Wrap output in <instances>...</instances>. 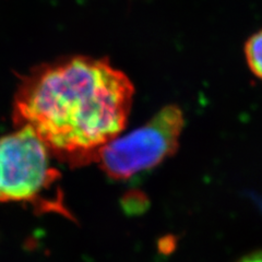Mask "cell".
I'll return each mask as SVG.
<instances>
[{
  "mask_svg": "<svg viewBox=\"0 0 262 262\" xmlns=\"http://www.w3.org/2000/svg\"><path fill=\"white\" fill-rule=\"evenodd\" d=\"M239 262H262V251L251 253V255L245 257Z\"/></svg>",
  "mask_w": 262,
  "mask_h": 262,
  "instance_id": "5b68a950",
  "label": "cell"
},
{
  "mask_svg": "<svg viewBox=\"0 0 262 262\" xmlns=\"http://www.w3.org/2000/svg\"><path fill=\"white\" fill-rule=\"evenodd\" d=\"M184 122V114L176 106L164 107L142 127L106 144L96 162L114 179L150 169L175 153Z\"/></svg>",
  "mask_w": 262,
  "mask_h": 262,
  "instance_id": "7a4b0ae2",
  "label": "cell"
},
{
  "mask_svg": "<svg viewBox=\"0 0 262 262\" xmlns=\"http://www.w3.org/2000/svg\"><path fill=\"white\" fill-rule=\"evenodd\" d=\"M245 56L253 75L262 80V30L246 42Z\"/></svg>",
  "mask_w": 262,
  "mask_h": 262,
  "instance_id": "277c9868",
  "label": "cell"
},
{
  "mask_svg": "<svg viewBox=\"0 0 262 262\" xmlns=\"http://www.w3.org/2000/svg\"><path fill=\"white\" fill-rule=\"evenodd\" d=\"M52 154L29 127L0 138V202L33 201L59 177Z\"/></svg>",
  "mask_w": 262,
  "mask_h": 262,
  "instance_id": "3957f363",
  "label": "cell"
},
{
  "mask_svg": "<svg viewBox=\"0 0 262 262\" xmlns=\"http://www.w3.org/2000/svg\"><path fill=\"white\" fill-rule=\"evenodd\" d=\"M135 88L105 59L75 56L47 63L24 80L14 117L70 166L96 162L125 129Z\"/></svg>",
  "mask_w": 262,
  "mask_h": 262,
  "instance_id": "6da1fadb",
  "label": "cell"
}]
</instances>
